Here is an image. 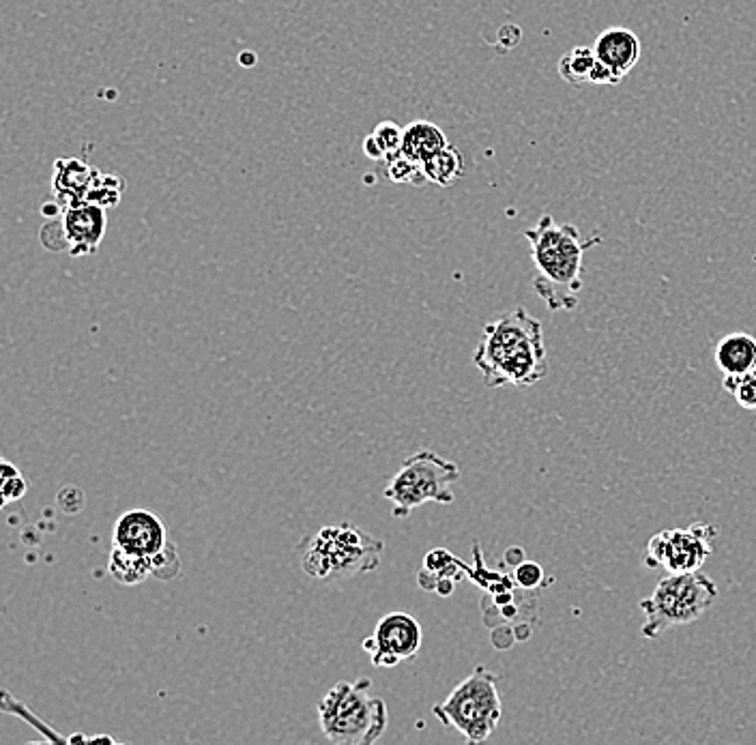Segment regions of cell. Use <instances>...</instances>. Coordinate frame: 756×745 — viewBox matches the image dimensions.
<instances>
[{
    "mask_svg": "<svg viewBox=\"0 0 756 745\" xmlns=\"http://www.w3.org/2000/svg\"><path fill=\"white\" fill-rule=\"evenodd\" d=\"M473 361L488 389L538 385L548 374L541 323L524 308L505 312L484 326Z\"/></svg>",
    "mask_w": 756,
    "mask_h": 745,
    "instance_id": "cell-1",
    "label": "cell"
},
{
    "mask_svg": "<svg viewBox=\"0 0 756 745\" xmlns=\"http://www.w3.org/2000/svg\"><path fill=\"white\" fill-rule=\"evenodd\" d=\"M524 239L531 245L535 267L533 290L550 312H571L579 308L582 290V258L602 237H582L574 224H556L544 216L538 226L527 228Z\"/></svg>",
    "mask_w": 756,
    "mask_h": 745,
    "instance_id": "cell-2",
    "label": "cell"
},
{
    "mask_svg": "<svg viewBox=\"0 0 756 745\" xmlns=\"http://www.w3.org/2000/svg\"><path fill=\"white\" fill-rule=\"evenodd\" d=\"M390 713L370 678L338 681L319 702L320 731L331 743L372 745L385 733Z\"/></svg>",
    "mask_w": 756,
    "mask_h": 745,
    "instance_id": "cell-3",
    "label": "cell"
},
{
    "mask_svg": "<svg viewBox=\"0 0 756 745\" xmlns=\"http://www.w3.org/2000/svg\"><path fill=\"white\" fill-rule=\"evenodd\" d=\"M382 539L352 524H334L305 537L299 545L301 568L311 578L342 580L367 574L381 565Z\"/></svg>",
    "mask_w": 756,
    "mask_h": 745,
    "instance_id": "cell-4",
    "label": "cell"
},
{
    "mask_svg": "<svg viewBox=\"0 0 756 745\" xmlns=\"http://www.w3.org/2000/svg\"><path fill=\"white\" fill-rule=\"evenodd\" d=\"M718 600V584L701 569L688 574H668L658 583L647 600H641L645 615L641 634L656 640L668 630L698 621Z\"/></svg>",
    "mask_w": 756,
    "mask_h": 745,
    "instance_id": "cell-5",
    "label": "cell"
},
{
    "mask_svg": "<svg viewBox=\"0 0 756 745\" xmlns=\"http://www.w3.org/2000/svg\"><path fill=\"white\" fill-rule=\"evenodd\" d=\"M458 479L460 467L456 462L421 449L402 462L382 494L391 503L393 518H406L426 503H453L456 497L452 486Z\"/></svg>",
    "mask_w": 756,
    "mask_h": 745,
    "instance_id": "cell-6",
    "label": "cell"
},
{
    "mask_svg": "<svg viewBox=\"0 0 756 745\" xmlns=\"http://www.w3.org/2000/svg\"><path fill=\"white\" fill-rule=\"evenodd\" d=\"M432 711L445 726L462 734L469 743H484L499 726V719L503 716L499 677L488 668L477 666Z\"/></svg>",
    "mask_w": 756,
    "mask_h": 745,
    "instance_id": "cell-7",
    "label": "cell"
},
{
    "mask_svg": "<svg viewBox=\"0 0 756 745\" xmlns=\"http://www.w3.org/2000/svg\"><path fill=\"white\" fill-rule=\"evenodd\" d=\"M718 527L709 522L689 524L686 529H668L656 533L647 544L645 565L666 569L668 574L698 571L713 553Z\"/></svg>",
    "mask_w": 756,
    "mask_h": 745,
    "instance_id": "cell-8",
    "label": "cell"
},
{
    "mask_svg": "<svg viewBox=\"0 0 756 745\" xmlns=\"http://www.w3.org/2000/svg\"><path fill=\"white\" fill-rule=\"evenodd\" d=\"M423 631L415 616L406 612H390L374 627V634L364 640V651L370 653L372 664L393 668L402 662H413L421 649Z\"/></svg>",
    "mask_w": 756,
    "mask_h": 745,
    "instance_id": "cell-9",
    "label": "cell"
},
{
    "mask_svg": "<svg viewBox=\"0 0 756 745\" xmlns=\"http://www.w3.org/2000/svg\"><path fill=\"white\" fill-rule=\"evenodd\" d=\"M166 544V524L160 515L149 512V509H130L116 520L112 545H119L122 550L142 556H155L161 553Z\"/></svg>",
    "mask_w": 756,
    "mask_h": 745,
    "instance_id": "cell-10",
    "label": "cell"
},
{
    "mask_svg": "<svg viewBox=\"0 0 756 745\" xmlns=\"http://www.w3.org/2000/svg\"><path fill=\"white\" fill-rule=\"evenodd\" d=\"M65 234H67L71 256H91L99 249L106 234V208L93 202H75L65 207Z\"/></svg>",
    "mask_w": 756,
    "mask_h": 745,
    "instance_id": "cell-11",
    "label": "cell"
},
{
    "mask_svg": "<svg viewBox=\"0 0 756 745\" xmlns=\"http://www.w3.org/2000/svg\"><path fill=\"white\" fill-rule=\"evenodd\" d=\"M594 50L597 60L606 65L621 82L641 59V39L627 28H608L595 39Z\"/></svg>",
    "mask_w": 756,
    "mask_h": 745,
    "instance_id": "cell-12",
    "label": "cell"
},
{
    "mask_svg": "<svg viewBox=\"0 0 756 745\" xmlns=\"http://www.w3.org/2000/svg\"><path fill=\"white\" fill-rule=\"evenodd\" d=\"M713 359L724 376H742L756 372V340L742 331L724 335L713 350Z\"/></svg>",
    "mask_w": 756,
    "mask_h": 745,
    "instance_id": "cell-13",
    "label": "cell"
},
{
    "mask_svg": "<svg viewBox=\"0 0 756 745\" xmlns=\"http://www.w3.org/2000/svg\"><path fill=\"white\" fill-rule=\"evenodd\" d=\"M97 175L91 166H86L80 160H59L54 166V178H52V190L56 200L63 207L69 204L82 202L86 198L91 183Z\"/></svg>",
    "mask_w": 756,
    "mask_h": 745,
    "instance_id": "cell-14",
    "label": "cell"
},
{
    "mask_svg": "<svg viewBox=\"0 0 756 745\" xmlns=\"http://www.w3.org/2000/svg\"><path fill=\"white\" fill-rule=\"evenodd\" d=\"M449 145L445 134L438 129L430 121H413L411 125L405 127V136H402V155L421 166L426 163L434 153L445 149Z\"/></svg>",
    "mask_w": 756,
    "mask_h": 745,
    "instance_id": "cell-15",
    "label": "cell"
},
{
    "mask_svg": "<svg viewBox=\"0 0 756 745\" xmlns=\"http://www.w3.org/2000/svg\"><path fill=\"white\" fill-rule=\"evenodd\" d=\"M464 576H469V568L462 563V561H458L456 556L445 548H434L426 554V559H423V569L419 571L417 583L421 589L434 591L437 589L438 580L449 578L460 583Z\"/></svg>",
    "mask_w": 756,
    "mask_h": 745,
    "instance_id": "cell-16",
    "label": "cell"
},
{
    "mask_svg": "<svg viewBox=\"0 0 756 745\" xmlns=\"http://www.w3.org/2000/svg\"><path fill=\"white\" fill-rule=\"evenodd\" d=\"M3 711L4 713H12V716H18V718H22L24 722H28V724H33L35 728H37V731L43 734V739L48 743H116L114 739L112 737H108V734H93V737H89V734H71V737H67V734H60V733H56V731H52V728L48 726V724H43L41 722V719L35 716L33 711H30V709L24 705V702H20L18 698H13L12 694H9L7 690L3 692Z\"/></svg>",
    "mask_w": 756,
    "mask_h": 745,
    "instance_id": "cell-17",
    "label": "cell"
},
{
    "mask_svg": "<svg viewBox=\"0 0 756 745\" xmlns=\"http://www.w3.org/2000/svg\"><path fill=\"white\" fill-rule=\"evenodd\" d=\"M108 574L119 584L136 586L153 576V556H142L119 545H112L108 559Z\"/></svg>",
    "mask_w": 756,
    "mask_h": 745,
    "instance_id": "cell-18",
    "label": "cell"
},
{
    "mask_svg": "<svg viewBox=\"0 0 756 745\" xmlns=\"http://www.w3.org/2000/svg\"><path fill=\"white\" fill-rule=\"evenodd\" d=\"M597 65L595 50L589 45H576L559 59V75L571 86L594 84V71Z\"/></svg>",
    "mask_w": 756,
    "mask_h": 745,
    "instance_id": "cell-19",
    "label": "cell"
},
{
    "mask_svg": "<svg viewBox=\"0 0 756 745\" xmlns=\"http://www.w3.org/2000/svg\"><path fill=\"white\" fill-rule=\"evenodd\" d=\"M421 168L423 175L430 183H437L441 187H452L464 175V157L456 146L447 145L445 149L434 153L426 163H421Z\"/></svg>",
    "mask_w": 756,
    "mask_h": 745,
    "instance_id": "cell-20",
    "label": "cell"
},
{
    "mask_svg": "<svg viewBox=\"0 0 756 745\" xmlns=\"http://www.w3.org/2000/svg\"><path fill=\"white\" fill-rule=\"evenodd\" d=\"M122 190H125V181H122V178L112 175H99V172H97L89 192H86L84 200L108 208L114 207V204L121 200Z\"/></svg>",
    "mask_w": 756,
    "mask_h": 745,
    "instance_id": "cell-21",
    "label": "cell"
},
{
    "mask_svg": "<svg viewBox=\"0 0 756 745\" xmlns=\"http://www.w3.org/2000/svg\"><path fill=\"white\" fill-rule=\"evenodd\" d=\"M385 172L391 183H413V185H423V183L428 181L426 175H423V168L419 166V163L408 160V157L402 155V153H396V155L387 157Z\"/></svg>",
    "mask_w": 756,
    "mask_h": 745,
    "instance_id": "cell-22",
    "label": "cell"
},
{
    "mask_svg": "<svg viewBox=\"0 0 756 745\" xmlns=\"http://www.w3.org/2000/svg\"><path fill=\"white\" fill-rule=\"evenodd\" d=\"M722 387L737 400L744 411H756V372L742 376H724Z\"/></svg>",
    "mask_w": 756,
    "mask_h": 745,
    "instance_id": "cell-23",
    "label": "cell"
},
{
    "mask_svg": "<svg viewBox=\"0 0 756 745\" xmlns=\"http://www.w3.org/2000/svg\"><path fill=\"white\" fill-rule=\"evenodd\" d=\"M178 571H181V556H178V548L172 542L163 545L161 553L153 556V576L157 580H172L177 578Z\"/></svg>",
    "mask_w": 756,
    "mask_h": 745,
    "instance_id": "cell-24",
    "label": "cell"
},
{
    "mask_svg": "<svg viewBox=\"0 0 756 745\" xmlns=\"http://www.w3.org/2000/svg\"><path fill=\"white\" fill-rule=\"evenodd\" d=\"M372 136H374L378 145H381L382 153H385V160L402 151V136H405V129H402L400 125H396L393 121L378 122L374 131H372Z\"/></svg>",
    "mask_w": 756,
    "mask_h": 745,
    "instance_id": "cell-25",
    "label": "cell"
},
{
    "mask_svg": "<svg viewBox=\"0 0 756 745\" xmlns=\"http://www.w3.org/2000/svg\"><path fill=\"white\" fill-rule=\"evenodd\" d=\"M512 576H514L516 586L527 591H539L546 580L544 568H541L539 563H533V561H523L518 568L512 569Z\"/></svg>",
    "mask_w": 756,
    "mask_h": 745,
    "instance_id": "cell-26",
    "label": "cell"
},
{
    "mask_svg": "<svg viewBox=\"0 0 756 745\" xmlns=\"http://www.w3.org/2000/svg\"><path fill=\"white\" fill-rule=\"evenodd\" d=\"M41 243H43V247L50 249V252H63V249H69L63 219L54 217L50 219L43 228H41Z\"/></svg>",
    "mask_w": 756,
    "mask_h": 745,
    "instance_id": "cell-27",
    "label": "cell"
},
{
    "mask_svg": "<svg viewBox=\"0 0 756 745\" xmlns=\"http://www.w3.org/2000/svg\"><path fill=\"white\" fill-rule=\"evenodd\" d=\"M27 482H24L22 474H15V477L3 479V503H13L27 494Z\"/></svg>",
    "mask_w": 756,
    "mask_h": 745,
    "instance_id": "cell-28",
    "label": "cell"
},
{
    "mask_svg": "<svg viewBox=\"0 0 756 745\" xmlns=\"http://www.w3.org/2000/svg\"><path fill=\"white\" fill-rule=\"evenodd\" d=\"M364 153H366L367 157H370V160H374V161H385V153H382L381 145H378L376 137L372 136V134L364 137Z\"/></svg>",
    "mask_w": 756,
    "mask_h": 745,
    "instance_id": "cell-29",
    "label": "cell"
},
{
    "mask_svg": "<svg viewBox=\"0 0 756 745\" xmlns=\"http://www.w3.org/2000/svg\"><path fill=\"white\" fill-rule=\"evenodd\" d=\"M523 561H527L524 559V550L520 548V545H512V548L508 550V553H505V559H503V563L508 565V568H518L520 563H523Z\"/></svg>",
    "mask_w": 756,
    "mask_h": 745,
    "instance_id": "cell-30",
    "label": "cell"
},
{
    "mask_svg": "<svg viewBox=\"0 0 756 745\" xmlns=\"http://www.w3.org/2000/svg\"><path fill=\"white\" fill-rule=\"evenodd\" d=\"M0 474H3V479H9V477H15V474H20V471H18V467H13L12 462L3 460V462H0Z\"/></svg>",
    "mask_w": 756,
    "mask_h": 745,
    "instance_id": "cell-31",
    "label": "cell"
},
{
    "mask_svg": "<svg viewBox=\"0 0 756 745\" xmlns=\"http://www.w3.org/2000/svg\"><path fill=\"white\" fill-rule=\"evenodd\" d=\"M239 63H241L243 67H254V65H256V54L241 52V54H239Z\"/></svg>",
    "mask_w": 756,
    "mask_h": 745,
    "instance_id": "cell-32",
    "label": "cell"
}]
</instances>
